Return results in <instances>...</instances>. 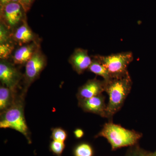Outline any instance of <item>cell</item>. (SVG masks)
<instances>
[{
	"mask_svg": "<svg viewBox=\"0 0 156 156\" xmlns=\"http://www.w3.org/2000/svg\"><path fill=\"white\" fill-rule=\"evenodd\" d=\"M106 138L111 145L113 150L125 147L135 145L141 136L142 134L134 130L123 128L112 122L105 123L101 131L96 137Z\"/></svg>",
	"mask_w": 156,
	"mask_h": 156,
	"instance_id": "cell-3",
	"label": "cell"
},
{
	"mask_svg": "<svg viewBox=\"0 0 156 156\" xmlns=\"http://www.w3.org/2000/svg\"><path fill=\"white\" fill-rule=\"evenodd\" d=\"M67 137V133L62 128H54L52 130L51 137L53 140L64 142Z\"/></svg>",
	"mask_w": 156,
	"mask_h": 156,
	"instance_id": "cell-18",
	"label": "cell"
},
{
	"mask_svg": "<svg viewBox=\"0 0 156 156\" xmlns=\"http://www.w3.org/2000/svg\"><path fill=\"white\" fill-rule=\"evenodd\" d=\"M92 57V63L89 66L88 70L96 75L102 77L104 80H109L111 79V77L106 68L94 56Z\"/></svg>",
	"mask_w": 156,
	"mask_h": 156,
	"instance_id": "cell-14",
	"label": "cell"
},
{
	"mask_svg": "<svg viewBox=\"0 0 156 156\" xmlns=\"http://www.w3.org/2000/svg\"><path fill=\"white\" fill-rule=\"evenodd\" d=\"M145 156L142 153H137V154H136L134 155V156Z\"/></svg>",
	"mask_w": 156,
	"mask_h": 156,
	"instance_id": "cell-23",
	"label": "cell"
},
{
	"mask_svg": "<svg viewBox=\"0 0 156 156\" xmlns=\"http://www.w3.org/2000/svg\"><path fill=\"white\" fill-rule=\"evenodd\" d=\"M84 131L82 129L80 128H77L74 131V134L76 138L78 139L82 138L84 135Z\"/></svg>",
	"mask_w": 156,
	"mask_h": 156,
	"instance_id": "cell-21",
	"label": "cell"
},
{
	"mask_svg": "<svg viewBox=\"0 0 156 156\" xmlns=\"http://www.w3.org/2000/svg\"><path fill=\"white\" fill-rule=\"evenodd\" d=\"M25 95L22 92L20 95L16 96L11 106L1 113L0 128L16 130L24 135L29 144H30V134L24 116Z\"/></svg>",
	"mask_w": 156,
	"mask_h": 156,
	"instance_id": "cell-2",
	"label": "cell"
},
{
	"mask_svg": "<svg viewBox=\"0 0 156 156\" xmlns=\"http://www.w3.org/2000/svg\"><path fill=\"white\" fill-rule=\"evenodd\" d=\"M92 62V58L88 54V50L80 48L75 49L69 59L73 69L78 74H82L88 69Z\"/></svg>",
	"mask_w": 156,
	"mask_h": 156,
	"instance_id": "cell-9",
	"label": "cell"
},
{
	"mask_svg": "<svg viewBox=\"0 0 156 156\" xmlns=\"http://www.w3.org/2000/svg\"><path fill=\"white\" fill-rule=\"evenodd\" d=\"M47 63V57L42 52L40 47L25 64V73L23 76L24 87L22 93L26 95L28 88L39 77Z\"/></svg>",
	"mask_w": 156,
	"mask_h": 156,
	"instance_id": "cell-5",
	"label": "cell"
},
{
	"mask_svg": "<svg viewBox=\"0 0 156 156\" xmlns=\"http://www.w3.org/2000/svg\"><path fill=\"white\" fill-rule=\"evenodd\" d=\"M22 75L16 67L8 61L1 59L0 61V80L3 86L17 92V88Z\"/></svg>",
	"mask_w": 156,
	"mask_h": 156,
	"instance_id": "cell-7",
	"label": "cell"
},
{
	"mask_svg": "<svg viewBox=\"0 0 156 156\" xmlns=\"http://www.w3.org/2000/svg\"><path fill=\"white\" fill-rule=\"evenodd\" d=\"M65 147L64 142L53 140L50 144V151L58 156H60Z\"/></svg>",
	"mask_w": 156,
	"mask_h": 156,
	"instance_id": "cell-19",
	"label": "cell"
},
{
	"mask_svg": "<svg viewBox=\"0 0 156 156\" xmlns=\"http://www.w3.org/2000/svg\"><path fill=\"white\" fill-rule=\"evenodd\" d=\"M15 43L14 41L0 44V58L8 60L12 55L14 49Z\"/></svg>",
	"mask_w": 156,
	"mask_h": 156,
	"instance_id": "cell-15",
	"label": "cell"
},
{
	"mask_svg": "<svg viewBox=\"0 0 156 156\" xmlns=\"http://www.w3.org/2000/svg\"><path fill=\"white\" fill-rule=\"evenodd\" d=\"M13 2L20 3V0H0V6Z\"/></svg>",
	"mask_w": 156,
	"mask_h": 156,
	"instance_id": "cell-22",
	"label": "cell"
},
{
	"mask_svg": "<svg viewBox=\"0 0 156 156\" xmlns=\"http://www.w3.org/2000/svg\"><path fill=\"white\" fill-rule=\"evenodd\" d=\"M105 81L96 78L88 80L80 87L77 93L78 100L87 99L102 94L105 91Z\"/></svg>",
	"mask_w": 156,
	"mask_h": 156,
	"instance_id": "cell-10",
	"label": "cell"
},
{
	"mask_svg": "<svg viewBox=\"0 0 156 156\" xmlns=\"http://www.w3.org/2000/svg\"><path fill=\"white\" fill-rule=\"evenodd\" d=\"M17 92L8 87L1 86L0 87V111H5L11 106L14 102Z\"/></svg>",
	"mask_w": 156,
	"mask_h": 156,
	"instance_id": "cell-13",
	"label": "cell"
},
{
	"mask_svg": "<svg viewBox=\"0 0 156 156\" xmlns=\"http://www.w3.org/2000/svg\"><path fill=\"white\" fill-rule=\"evenodd\" d=\"M75 156H92L93 150L91 146L83 143L78 145L74 151Z\"/></svg>",
	"mask_w": 156,
	"mask_h": 156,
	"instance_id": "cell-16",
	"label": "cell"
},
{
	"mask_svg": "<svg viewBox=\"0 0 156 156\" xmlns=\"http://www.w3.org/2000/svg\"><path fill=\"white\" fill-rule=\"evenodd\" d=\"M106 68L111 79L119 77L128 73V67L134 59L131 52L112 54L108 56H94Z\"/></svg>",
	"mask_w": 156,
	"mask_h": 156,
	"instance_id": "cell-4",
	"label": "cell"
},
{
	"mask_svg": "<svg viewBox=\"0 0 156 156\" xmlns=\"http://www.w3.org/2000/svg\"><path fill=\"white\" fill-rule=\"evenodd\" d=\"M40 47V41L20 46L13 54V63L17 65L26 64Z\"/></svg>",
	"mask_w": 156,
	"mask_h": 156,
	"instance_id": "cell-12",
	"label": "cell"
},
{
	"mask_svg": "<svg viewBox=\"0 0 156 156\" xmlns=\"http://www.w3.org/2000/svg\"><path fill=\"white\" fill-rule=\"evenodd\" d=\"M14 41L12 32L2 23H0V44Z\"/></svg>",
	"mask_w": 156,
	"mask_h": 156,
	"instance_id": "cell-17",
	"label": "cell"
},
{
	"mask_svg": "<svg viewBox=\"0 0 156 156\" xmlns=\"http://www.w3.org/2000/svg\"><path fill=\"white\" fill-rule=\"evenodd\" d=\"M105 81V92H107L109 97L107 104L106 118L110 120L122 107L131 92L132 81L129 73L126 75Z\"/></svg>",
	"mask_w": 156,
	"mask_h": 156,
	"instance_id": "cell-1",
	"label": "cell"
},
{
	"mask_svg": "<svg viewBox=\"0 0 156 156\" xmlns=\"http://www.w3.org/2000/svg\"><path fill=\"white\" fill-rule=\"evenodd\" d=\"M78 105L84 112L106 118L107 105L105 96L102 94L87 99L78 100Z\"/></svg>",
	"mask_w": 156,
	"mask_h": 156,
	"instance_id": "cell-8",
	"label": "cell"
},
{
	"mask_svg": "<svg viewBox=\"0 0 156 156\" xmlns=\"http://www.w3.org/2000/svg\"><path fill=\"white\" fill-rule=\"evenodd\" d=\"M13 41L20 46L39 41L36 34L29 26L27 20H25L12 32Z\"/></svg>",
	"mask_w": 156,
	"mask_h": 156,
	"instance_id": "cell-11",
	"label": "cell"
},
{
	"mask_svg": "<svg viewBox=\"0 0 156 156\" xmlns=\"http://www.w3.org/2000/svg\"></svg>",
	"mask_w": 156,
	"mask_h": 156,
	"instance_id": "cell-24",
	"label": "cell"
},
{
	"mask_svg": "<svg viewBox=\"0 0 156 156\" xmlns=\"http://www.w3.org/2000/svg\"><path fill=\"white\" fill-rule=\"evenodd\" d=\"M27 12L19 2L0 6V20L9 30L13 31L25 20Z\"/></svg>",
	"mask_w": 156,
	"mask_h": 156,
	"instance_id": "cell-6",
	"label": "cell"
},
{
	"mask_svg": "<svg viewBox=\"0 0 156 156\" xmlns=\"http://www.w3.org/2000/svg\"><path fill=\"white\" fill-rule=\"evenodd\" d=\"M35 0H20V3L22 5L27 12L30 10L31 7Z\"/></svg>",
	"mask_w": 156,
	"mask_h": 156,
	"instance_id": "cell-20",
	"label": "cell"
}]
</instances>
